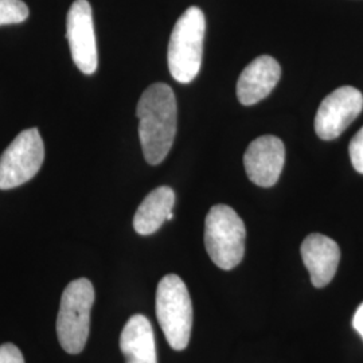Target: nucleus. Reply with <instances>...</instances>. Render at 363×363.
<instances>
[{
    "label": "nucleus",
    "instance_id": "f8f14e48",
    "mask_svg": "<svg viewBox=\"0 0 363 363\" xmlns=\"http://www.w3.org/2000/svg\"><path fill=\"white\" fill-rule=\"evenodd\" d=\"M120 350L125 363H157L154 330L144 315L128 319L120 335Z\"/></svg>",
    "mask_w": 363,
    "mask_h": 363
},
{
    "label": "nucleus",
    "instance_id": "1a4fd4ad",
    "mask_svg": "<svg viewBox=\"0 0 363 363\" xmlns=\"http://www.w3.org/2000/svg\"><path fill=\"white\" fill-rule=\"evenodd\" d=\"M284 162V143L273 135H265L253 140L244 155L247 178L259 187H272L277 183Z\"/></svg>",
    "mask_w": 363,
    "mask_h": 363
},
{
    "label": "nucleus",
    "instance_id": "423d86ee",
    "mask_svg": "<svg viewBox=\"0 0 363 363\" xmlns=\"http://www.w3.org/2000/svg\"><path fill=\"white\" fill-rule=\"evenodd\" d=\"M45 145L38 128L21 132L0 156V190L31 181L43 164Z\"/></svg>",
    "mask_w": 363,
    "mask_h": 363
},
{
    "label": "nucleus",
    "instance_id": "f257e3e1",
    "mask_svg": "<svg viewBox=\"0 0 363 363\" xmlns=\"http://www.w3.org/2000/svg\"><path fill=\"white\" fill-rule=\"evenodd\" d=\"M136 116L144 157L148 164L157 166L169 155L177 133V99L169 85L148 86L138 103Z\"/></svg>",
    "mask_w": 363,
    "mask_h": 363
},
{
    "label": "nucleus",
    "instance_id": "4468645a",
    "mask_svg": "<svg viewBox=\"0 0 363 363\" xmlns=\"http://www.w3.org/2000/svg\"><path fill=\"white\" fill-rule=\"evenodd\" d=\"M28 13V7L22 0H0V26L22 23Z\"/></svg>",
    "mask_w": 363,
    "mask_h": 363
},
{
    "label": "nucleus",
    "instance_id": "9b49d317",
    "mask_svg": "<svg viewBox=\"0 0 363 363\" xmlns=\"http://www.w3.org/2000/svg\"><path fill=\"white\" fill-rule=\"evenodd\" d=\"M300 252L312 284L316 288L328 286L340 261V249L337 242L325 234L312 233L303 241Z\"/></svg>",
    "mask_w": 363,
    "mask_h": 363
},
{
    "label": "nucleus",
    "instance_id": "20e7f679",
    "mask_svg": "<svg viewBox=\"0 0 363 363\" xmlns=\"http://www.w3.org/2000/svg\"><path fill=\"white\" fill-rule=\"evenodd\" d=\"M245 240V223L233 208L226 205L210 208L205 220V247L218 268L230 271L242 261Z\"/></svg>",
    "mask_w": 363,
    "mask_h": 363
},
{
    "label": "nucleus",
    "instance_id": "9d476101",
    "mask_svg": "<svg viewBox=\"0 0 363 363\" xmlns=\"http://www.w3.org/2000/svg\"><path fill=\"white\" fill-rule=\"evenodd\" d=\"M281 77L279 62L269 57L261 55L253 60L242 70L237 81V97L245 106L255 105L267 99Z\"/></svg>",
    "mask_w": 363,
    "mask_h": 363
},
{
    "label": "nucleus",
    "instance_id": "0eeeda50",
    "mask_svg": "<svg viewBox=\"0 0 363 363\" xmlns=\"http://www.w3.org/2000/svg\"><path fill=\"white\" fill-rule=\"evenodd\" d=\"M66 38L78 69L91 76L99 66L93 13L88 0H76L66 16Z\"/></svg>",
    "mask_w": 363,
    "mask_h": 363
},
{
    "label": "nucleus",
    "instance_id": "dca6fc26",
    "mask_svg": "<svg viewBox=\"0 0 363 363\" xmlns=\"http://www.w3.org/2000/svg\"><path fill=\"white\" fill-rule=\"evenodd\" d=\"M0 363H25V358L15 345L4 343L0 346Z\"/></svg>",
    "mask_w": 363,
    "mask_h": 363
},
{
    "label": "nucleus",
    "instance_id": "7ed1b4c3",
    "mask_svg": "<svg viewBox=\"0 0 363 363\" xmlns=\"http://www.w3.org/2000/svg\"><path fill=\"white\" fill-rule=\"evenodd\" d=\"M156 316L174 350H184L193 328V304L189 289L179 276H164L156 289Z\"/></svg>",
    "mask_w": 363,
    "mask_h": 363
},
{
    "label": "nucleus",
    "instance_id": "6e6552de",
    "mask_svg": "<svg viewBox=\"0 0 363 363\" xmlns=\"http://www.w3.org/2000/svg\"><path fill=\"white\" fill-rule=\"evenodd\" d=\"M363 94L352 86H342L331 91L318 109L315 130L322 140H334L350 127L361 115Z\"/></svg>",
    "mask_w": 363,
    "mask_h": 363
},
{
    "label": "nucleus",
    "instance_id": "39448f33",
    "mask_svg": "<svg viewBox=\"0 0 363 363\" xmlns=\"http://www.w3.org/2000/svg\"><path fill=\"white\" fill-rule=\"evenodd\" d=\"M93 303L94 288L88 279H77L66 286L57 318V335L67 354L76 355L85 349Z\"/></svg>",
    "mask_w": 363,
    "mask_h": 363
},
{
    "label": "nucleus",
    "instance_id": "f03ea898",
    "mask_svg": "<svg viewBox=\"0 0 363 363\" xmlns=\"http://www.w3.org/2000/svg\"><path fill=\"white\" fill-rule=\"evenodd\" d=\"M206 34L205 13L198 7H190L175 23L169 38V73L181 84L194 79L202 66L203 42Z\"/></svg>",
    "mask_w": 363,
    "mask_h": 363
},
{
    "label": "nucleus",
    "instance_id": "f3484780",
    "mask_svg": "<svg viewBox=\"0 0 363 363\" xmlns=\"http://www.w3.org/2000/svg\"><path fill=\"white\" fill-rule=\"evenodd\" d=\"M352 325L357 330V333L363 337V303L358 307V310H357L355 315H354Z\"/></svg>",
    "mask_w": 363,
    "mask_h": 363
},
{
    "label": "nucleus",
    "instance_id": "ddd939ff",
    "mask_svg": "<svg viewBox=\"0 0 363 363\" xmlns=\"http://www.w3.org/2000/svg\"><path fill=\"white\" fill-rule=\"evenodd\" d=\"M175 205V193L169 186H160L144 198L133 217V228L140 235L157 232L167 220Z\"/></svg>",
    "mask_w": 363,
    "mask_h": 363
},
{
    "label": "nucleus",
    "instance_id": "2eb2a0df",
    "mask_svg": "<svg viewBox=\"0 0 363 363\" xmlns=\"http://www.w3.org/2000/svg\"><path fill=\"white\" fill-rule=\"evenodd\" d=\"M349 154L352 167L357 172L363 174V127L352 138L349 145Z\"/></svg>",
    "mask_w": 363,
    "mask_h": 363
}]
</instances>
